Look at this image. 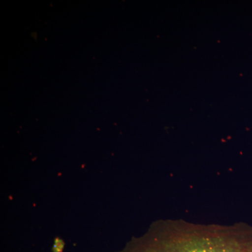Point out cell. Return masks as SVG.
<instances>
[{
  "label": "cell",
  "instance_id": "cell-1",
  "mask_svg": "<svg viewBox=\"0 0 252 252\" xmlns=\"http://www.w3.org/2000/svg\"><path fill=\"white\" fill-rule=\"evenodd\" d=\"M126 252H252V233L233 227L171 223Z\"/></svg>",
  "mask_w": 252,
  "mask_h": 252
}]
</instances>
